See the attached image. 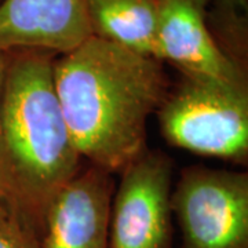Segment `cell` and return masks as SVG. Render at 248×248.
<instances>
[{"mask_svg": "<svg viewBox=\"0 0 248 248\" xmlns=\"http://www.w3.org/2000/svg\"><path fill=\"white\" fill-rule=\"evenodd\" d=\"M54 87L81 159L113 175L148 149V120L171 84L157 58L90 36L57 55Z\"/></svg>", "mask_w": 248, "mask_h": 248, "instance_id": "obj_1", "label": "cell"}, {"mask_svg": "<svg viewBox=\"0 0 248 248\" xmlns=\"http://www.w3.org/2000/svg\"><path fill=\"white\" fill-rule=\"evenodd\" d=\"M55 58L7 51L0 102V199L37 237L54 199L84 167L54 87Z\"/></svg>", "mask_w": 248, "mask_h": 248, "instance_id": "obj_2", "label": "cell"}, {"mask_svg": "<svg viewBox=\"0 0 248 248\" xmlns=\"http://www.w3.org/2000/svg\"><path fill=\"white\" fill-rule=\"evenodd\" d=\"M156 115L171 146L247 166L248 87L181 76Z\"/></svg>", "mask_w": 248, "mask_h": 248, "instance_id": "obj_3", "label": "cell"}, {"mask_svg": "<svg viewBox=\"0 0 248 248\" xmlns=\"http://www.w3.org/2000/svg\"><path fill=\"white\" fill-rule=\"evenodd\" d=\"M181 248H248V174L190 166L171 189Z\"/></svg>", "mask_w": 248, "mask_h": 248, "instance_id": "obj_4", "label": "cell"}, {"mask_svg": "<svg viewBox=\"0 0 248 248\" xmlns=\"http://www.w3.org/2000/svg\"><path fill=\"white\" fill-rule=\"evenodd\" d=\"M174 161L146 149L120 172L109 214V248H174Z\"/></svg>", "mask_w": 248, "mask_h": 248, "instance_id": "obj_5", "label": "cell"}, {"mask_svg": "<svg viewBox=\"0 0 248 248\" xmlns=\"http://www.w3.org/2000/svg\"><path fill=\"white\" fill-rule=\"evenodd\" d=\"M112 174L84 166L54 199L39 234L42 248H109Z\"/></svg>", "mask_w": 248, "mask_h": 248, "instance_id": "obj_6", "label": "cell"}, {"mask_svg": "<svg viewBox=\"0 0 248 248\" xmlns=\"http://www.w3.org/2000/svg\"><path fill=\"white\" fill-rule=\"evenodd\" d=\"M208 0H160L156 58L174 66L181 76L248 87L217 50L205 25Z\"/></svg>", "mask_w": 248, "mask_h": 248, "instance_id": "obj_7", "label": "cell"}, {"mask_svg": "<svg viewBox=\"0 0 248 248\" xmlns=\"http://www.w3.org/2000/svg\"><path fill=\"white\" fill-rule=\"evenodd\" d=\"M90 33L84 0H3L0 50L69 53Z\"/></svg>", "mask_w": 248, "mask_h": 248, "instance_id": "obj_8", "label": "cell"}, {"mask_svg": "<svg viewBox=\"0 0 248 248\" xmlns=\"http://www.w3.org/2000/svg\"><path fill=\"white\" fill-rule=\"evenodd\" d=\"M90 33L156 58L160 0H84Z\"/></svg>", "mask_w": 248, "mask_h": 248, "instance_id": "obj_9", "label": "cell"}, {"mask_svg": "<svg viewBox=\"0 0 248 248\" xmlns=\"http://www.w3.org/2000/svg\"><path fill=\"white\" fill-rule=\"evenodd\" d=\"M205 25L222 57L248 78V0H208Z\"/></svg>", "mask_w": 248, "mask_h": 248, "instance_id": "obj_10", "label": "cell"}, {"mask_svg": "<svg viewBox=\"0 0 248 248\" xmlns=\"http://www.w3.org/2000/svg\"><path fill=\"white\" fill-rule=\"evenodd\" d=\"M0 248H42L37 234L14 215L0 211Z\"/></svg>", "mask_w": 248, "mask_h": 248, "instance_id": "obj_11", "label": "cell"}, {"mask_svg": "<svg viewBox=\"0 0 248 248\" xmlns=\"http://www.w3.org/2000/svg\"><path fill=\"white\" fill-rule=\"evenodd\" d=\"M6 66H7V51L0 50V102L4 89V79H6Z\"/></svg>", "mask_w": 248, "mask_h": 248, "instance_id": "obj_12", "label": "cell"}, {"mask_svg": "<svg viewBox=\"0 0 248 248\" xmlns=\"http://www.w3.org/2000/svg\"><path fill=\"white\" fill-rule=\"evenodd\" d=\"M4 210H7L6 207H4V204L1 202V199H0V211H4Z\"/></svg>", "mask_w": 248, "mask_h": 248, "instance_id": "obj_13", "label": "cell"}, {"mask_svg": "<svg viewBox=\"0 0 248 248\" xmlns=\"http://www.w3.org/2000/svg\"><path fill=\"white\" fill-rule=\"evenodd\" d=\"M1 1H3V0H0V4H1Z\"/></svg>", "mask_w": 248, "mask_h": 248, "instance_id": "obj_14", "label": "cell"}]
</instances>
